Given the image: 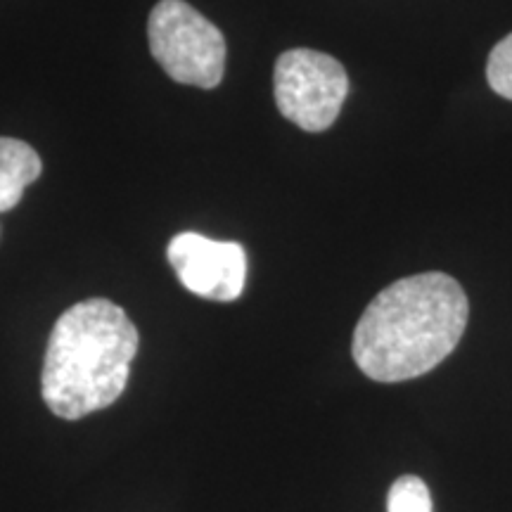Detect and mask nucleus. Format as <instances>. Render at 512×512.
I'll use <instances>...</instances> for the list:
<instances>
[{
	"label": "nucleus",
	"mask_w": 512,
	"mask_h": 512,
	"mask_svg": "<svg viewBox=\"0 0 512 512\" xmlns=\"http://www.w3.org/2000/svg\"><path fill=\"white\" fill-rule=\"evenodd\" d=\"M140 335L110 299H86L57 318L43 358L41 394L48 411L81 420L124 394Z\"/></svg>",
	"instance_id": "f03ea898"
},
{
	"label": "nucleus",
	"mask_w": 512,
	"mask_h": 512,
	"mask_svg": "<svg viewBox=\"0 0 512 512\" xmlns=\"http://www.w3.org/2000/svg\"><path fill=\"white\" fill-rule=\"evenodd\" d=\"M486 79L501 98L512 100V34L498 41L491 50L489 64H486Z\"/></svg>",
	"instance_id": "6e6552de"
},
{
	"label": "nucleus",
	"mask_w": 512,
	"mask_h": 512,
	"mask_svg": "<svg viewBox=\"0 0 512 512\" xmlns=\"http://www.w3.org/2000/svg\"><path fill=\"white\" fill-rule=\"evenodd\" d=\"M41 157L22 140L0 138V211L15 209L22 192L41 176Z\"/></svg>",
	"instance_id": "423d86ee"
},
{
	"label": "nucleus",
	"mask_w": 512,
	"mask_h": 512,
	"mask_svg": "<svg viewBox=\"0 0 512 512\" xmlns=\"http://www.w3.org/2000/svg\"><path fill=\"white\" fill-rule=\"evenodd\" d=\"M275 105L294 126L320 133L335 124L349 93V76L332 55L309 48L287 50L273 72Z\"/></svg>",
	"instance_id": "20e7f679"
},
{
	"label": "nucleus",
	"mask_w": 512,
	"mask_h": 512,
	"mask_svg": "<svg viewBox=\"0 0 512 512\" xmlns=\"http://www.w3.org/2000/svg\"><path fill=\"white\" fill-rule=\"evenodd\" d=\"M387 512H432V496L427 484L415 475L396 479L387 496Z\"/></svg>",
	"instance_id": "0eeeda50"
},
{
	"label": "nucleus",
	"mask_w": 512,
	"mask_h": 512,
	"mask_svg": "<svg viewBox=\"0 0 512 512\" xmlns=\"http://www.w3.org/2000/svg\"><path fill=\"white\" fill-rule=\"evenodd\" d=\"M467 316L470 302L456 278L446 273L408 275L368 304L354 330L351 354L370 380H413L453 354Z\"/></svg>",
	"instance_id": "f257e3e1"
},
{
	"label": "nucleus",
	"mask_w": 512,
	"mask_h": 512,
	"mask_svg": "<svg viewBox=\"0 0 512 512\" xmlns=\"http://www.w3.org/2000/svg\"><path fill=\"white\" fill-rule=\"evenodd\" d=\"M169 264L185 290L211 302H235L247 285V252L238 242L178 233L166 247Z\"/></svg>",
	"instance_id": "39448f33"
},
{
	"label": "nucleus",
	"mask_w": 512,
	"mask_h": 512,
	"mask_svg": "<svg viewBox=\"0 0 512 512\" xmlns=\"http://www.w3.org/2000/svg\"><path fill=\"white\" fill-rule=\"evenodd\" d=\"M150 53L176 83L216 88L226 72V38L185 0H159L147 19Z\"/></svg>",
	"instance_id": "7ed1b4c3"
}]
</instances>
